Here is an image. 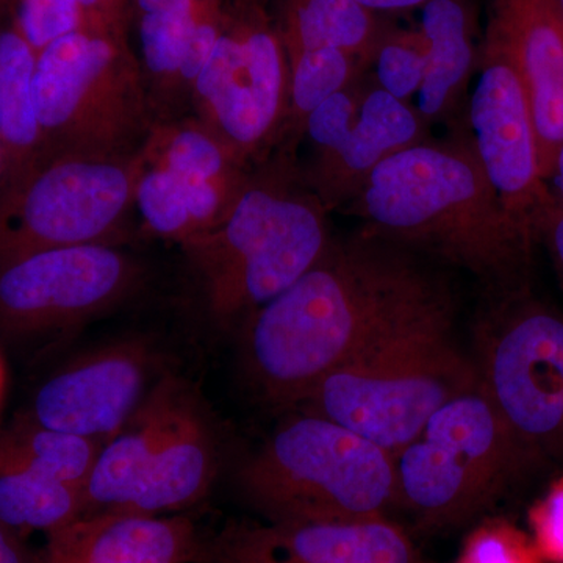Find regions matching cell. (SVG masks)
I'll return each mask as SVG.
<instances>
[{
	"mask_svg": "<svg viewBox=\"0 0 563 563\" xmlns=\"http://www.w3.org/2000/svg\"><path fill=\"white\" fill-rule=\"evenodd\" d=\"M343 211L472 274L485 296L528 287L536 243L504 209L468 136L428 139L391 155Z\"/></svg>",
	"mask_w": 563,
	"mask_h": 563,
	"instance_id": "7a4b0ae2",
	"label": "cell"
},
{
	"mask_svg": "<svg viewBox=\"0 0 563 563\" xmlns=\"http://www.w3.org/2000/svg\"><path fill=\"white\" fill-rule=\"evenodd\" d=\"M201 542L190 518L106 510L46 536L36 563H196Z\"/></svg>",
	"mask_w": 563,
	"mask_h": 563,
	"instance_id": "e0dca14e",
	"label": "cell"
},
{
	"mask_svg": "<svg viewBox=\"0 0 563 563\" xmlns=\"http://www.w3.org/2000/svg\"><path fill=\"white\" fill-rule=\"evenodd\" d=\"M220 470V446L198 393L185 383L161 443L124 512H181L201 503Z\"/></svg>",
	"mask_w": 563,
	"mask_h": 563,
	"instance_id": "ac0fdd59",
	"label": "cell"
},
{
	"mask_svg": "<svg viewBox=\"0 0 563 563\" xmlns=\"http://www.w3.org/2000/svg\"><path fill=\"white\" fill-rule=\"evenodd\" d=\"M548 185H550L555 202L563 207V143L555 152L550 176H548Z\"/></svg>",
	"mask_w": 563,
	"mask_h": 563,
	"instance_id": "8d00e7d4",
	"label": "cell"
},
{
	"mask_svg": "<svg viewBox=\"0 0 563 563\" xmlns=\"http://www.w3.org/2000/svg\"><path fill=\"white\" fill-rule=\"evenodd\" d=\"M288 63L290 110L279 147L296 150L310 114L368 69L357 58L339 49L295 52L288 54Z\"/></svg>",
	"mask_w": 563,
	"mask_h": 563,
	"instance_id": "484cf974",
	"label": "cell"
},
{
	"mask_svg": "<svg viewBox=\"0 0 563 563\" xmlns=\"http://www.w3.org/2000/svg\"><path fill=\"white\" fill-rule=\"evenodd\" d=\"M14 3H16V0H13Z\"/></svg>",
	"mask_w": 563,
	"mask_h": 563,
	"instance_id": "60d3db41",
	"label": "cell"
},
{
	"mask_svg": "<svg viewBox=\"0 0 563 563\" xmlns=\"http://www.w3.org/2000/svg\"><path fill=\"white\" fill-rule=\"evenodd\" d=\"M473 361L518 442L542 465L563 466V313L529 287L485 296Z\"/></svg>",
	"mask_w": 563,
	"mask_h": 563,
	"instance_id": "ba28073f",
	"label": "cell"
},
{
	"mask_svg": "<svg viewBox=\"0 0 563 563\" xmlns=\"http://www.w3.org/2000/svg\"><path fill=\"white\" fill-rule=\"evenodd\" d=\"M84 515V488L31 470L0 466V525L27 540L65 528Z\"/></svg>",
	"mask_w": 563,
	"mask_h": 563,
	"instance_id": "d4e9b609",
	"label": "cell"
},
{
	"mask_svg": "<svg viewBox=\"0 0 563 563\" xmlns=\"http://www.w3.org/2000/svg\"><path fill=\"white\" fill-rule=\"evenodd\" d=\"M143 169L141 151L43 163L0 202V263L54 247L118 246Z\"/></svg>",
	"mask_w": 563,
	"mask_h": 563,
	"instance_id": "30bf717a",
	"label": "cell"
},
{
	"mask_svg": "<svg viewBox=\"0 0 563 563\" xmlns=\"http://www.w3.org/2000/svg\"><path fill=\"white\" fill-rule=\"evenodd\" d=\"M455 302L432 307L325 376L299 412L317 413L396 455L443 404L479 384L453 335Z\"/></svg>",
	"mask_w": 563,
	"mask_h": 563,
	"instance_id": "277c9868",
	"label": "cell"
},
{
	"mask_svg": "<svg viewBox=\"0 0 563 563\" xmlns=\"http://www.w3.org/2000/svg\"><path fill=\"white\" fill-rule=\"evenodd\" d=\"M368 70L383 90L412 103L426 74V46L420 31L384 33Z\"/></svg>",
	"mask_w": 563,
	"mask_h": 563,
	"instance_id": "83f0119b",
	"label": "cell"
},
{
	"mask_svg": "<svg viewBox=\"0 0 563 563\" xmlns=\"http://www.w3.org/2000/svg\"><path fill=\"white\" fill-rule=\"evenodd\" d=\"M484 41L509 58L523 84L548 181L563 143V14L558 0H492Z\"/></svg>",
	"mask_w": 563,
	"mask_h": 563,
	"instance_id": "2e32d148",
	"label": "cell"
},
{
	"mask_svg": "<svg viewBox=\"0 0 563 563\" xmlns=\"http://www.w3.org/2000/svg\"><path fill=\"white\" fill-rule=\"evenodd\" d=\"M432 258L368 225L329 250L301 279L243 322L240 351L252 390L298 409L313 388L377 339L453 301Z\"/></svg>",
	"mask_w": 563,
	"mask_h": 563,
	"instance_id": "6da1fadb",
	"label": "cell"
},
{
	"mask_svg": "<svg viewBox=\"0 0 563 563\" xmlns=\"http://www.w3.org/2000/svg\"><path fill=\"white\" fill-rule=\"evenodd\" d=\"M22 35L38 54L51 43L84 29L79 0H16Z\"/></svg>",
	"mask_w": 563,
	"mask_h": 563,
	"instance_id": "f546056e",
	"label": "cell"
},
{
	"mask_svg": "<svg viewBox=\"0 0 563 563\" xmlns=\"http://www.w3.org/2000/svg\"><path fill=\"white\" fill-rule=\"evenodd\" d=\"M428 122L413 103L383 90L369 70L310 114L303 180L329 211H343L391 155L428 140Z\"/></svg>",
	"mask_w": 563,
	"mask_h": 563,
	"instance_id": "8fae6325",
	"label": "cell"
},
{
	"mask_svg": "<svg viewBox=\"0 0 563 563\" xmlns=\"http://www.w3.org/2000/svg\"><path fill=\"white\" fill-rule=\"evenodd\" d=\"M418 31L424 40L426 74L415 107L429 125L453 117L476 66L468 3L429 0L421 7Z\"/></svg>",
	"mask_w": 563,
	"mask_h": 563,
	"instance_id": "44dd1931",
	"label": "cell"
},
{
	"mask_svg": "<svg viewBox=\"0 0 563 563\" xmlns=\"http://www.w3.org/2000/svg\"><path fill=\"white\" fill-rule=\"evenodd\" d=\"M539 243L550 252L555 269L563 280V207L555 199L540 224Z\"/></svg>",
	"mask_w": 563,
	"mask_h": 563,
	"instance_id": "836d02e7",
	"label": "cell"
},
{
	"mask_svg": "<svg viewBox=\"0 0 563 563\" xmlns=\"http://www.w3.org/2000/svg\"><path fill=\"white\" fill-rule=\"evenodd\" d=\"M185 383L176 374H163L131 420L103 444L84 487V515L120 510L128 503L150 466Z\"/></svg>",
	"mask_w": 563,
	"mask_h": 563,
	"instance_id": "d6986e66",
	"label": "cell"
},
{
	"mask_svg": "<svg viewBox=\"0 0 563 563\" xmlns=\"http://www.w3.org/2000/svg\"><path fill=\"white\" fill-rule=\"evenodd\" d=\"M195 118L235 161L252 169L284 140L290 110V63L261 0H236L195 87Z\"/></svg>",
	"mask_w": 563,
	"mask_h": 563,
	"instance_id": "9c48e42d",
	"label": "cell"
},
{
	"mask_svg": "<svg viewBox=\"0 0 563 563\" xmlns=\"http://www.w3.org/2000/svg\"><path fill=\"white\" fill-rule=\"evenodd\" d=\"M143 269L109 244L54 247L0 263V328L18 335L65 331L131 298Z\"/></svg>",
	"mask_w": 563,
	"mask_h": 563,
	"instance_id": "7c38bea8",
	"label": "cell"
},
{
	"mask_svg": "<svg viewBox=\"0 0 563 563\" xmlns=\"http://www.w3.org/2000/svg\"><path fill=\"white\" fill-rule=\"evenodd\" d=\"M33 91L41 165L62 155L136 154L155 122L128 41L85 29L38 52Z\"/></svg>",
	"mask_w": 563,
	"mask_h": 563,
	"instance_id": "52a82bcc",
	"label": "cell"
},
{
	"mask_svg": "<svg viewBox=\"0 0 563 563\" xmlns=\"http://www.w3.org/2000/svg\"><path fill=\"white\" fill-rule=\"evenodd\" d=\"M236 487L269 523L391 518L395 455L339 422L299 412L240 465Z\"/></svg>",
	"mask_w": 563,
	"mask_h": 563,
	"instance_id": "5b68a950",
	"label": "cell"
},
{
	"mask_svg": "<svg viewBox=\"0 0 563 563\" xmlns=\"http://www.w3.org/2000/svg\"><path fill=\"white\" fill-rule=\"evenodd\" d=\"M451 563H547L531 533L501 517H483L466 533Z\"/></svg>",
	"mask_w": 563,
	"mask_h": 563,
	"instance_id": "f1b7e54d",
	"label": "cell"
},
{
	"mask_svg": "<svg viewBox=\"0 0 563 563\" xmlns=\"http://www.w3.org/2000/svg\"><path fill=\"white\" fill-rule=\"evenodd\" d=\"M135 207L147 231L179 244L198 235L185 185L176 174L144 165L135 190Z\"/></svg>",
	"mask_w": 563,
	"mask_h": 563,
	"instance_id": "4316f807",
	"label": "cell"
},
{
	"mask_svg": "<svg viewBox=\"0 0 563 563\" xmlns=\"http://www.w3.org/2000/svg\"><path fill=\"white\" fill-rule=\"evenodd\" d=\"M558 5H559V9H561L562 14H563V0H558Z\"/></svg>",
	"mask_w": 563,
	"mask_h": 563,
	"instance_id": "ab89813d",
	"label": "cell"
},
{
	"mask_svg": "<svg viewBox=\"0 0 563 563\" xmlns=\"http://www.w3.org/2000/svg\"><path fill=\"white\" fill-rule=\"evenodd\" d=\"M7 387V368L2 355H0V409H2L3 395H5Z\"/></svg>",
	"mask_w": 563,
	"mask_h": 563,
	"instance_id": "74e56055",
	"label": "cell"
},
{
	"mask_svg": "<svg viewBox=\"0 0 563 563\" xmlns=\"http://www.w3.org/2000/svg\"><path fill=\"white\" fill-rule=\"evenodd\" d=\"M540 466L477 384L443 404L395 455L396 509L422 536L455 531Z\"/></svg>",
	"mask_w": 563,
	"mask_h": 563,
	"instance_id": "8992f818",
	"label": "cell"
},
{
	"mask_svg": "<svg viewBox=\"0 0 563 563\" xmlns=\"http://www.w3.org/2000/svg\"><path fill=\"white\" fill-rule=\"evenodd\" d=\"M5 162H3L2 146H0V202H2L3 196H5Z\"/></svg>",
	"mask_w": 563,
	"mask_h": 563,
	"instance_id": "f35d334b",
	"label": "cell"
},
{
	"mask_svg": "<svg viewBox=\"0 0 563 563\" xmlns=\"http://www.w3.org/2000/svg\"><path fill=\"white\" fill-rule=\"evenodd\" d=\"M129 2L131 0H79L85 31L128 41Z\"/></svg>",
	"mask_w": 563,
	"mask_h": 563,
	"instance_id": "d6a6232c",
	"label": "cell"
},
{
	"mask_svg": "<svg viewBox=\"0 0 563 563\" xmlns=\"http://www.w3.org/2000/svg\"><path fill=\"white\" fill-rule=\"evenodd\" d=\"M196 563H439L393 518L269 523L229 520L202 532Z\"/></svg>",
	"mask_w": 563,
	"mask_h": 563,
	"instance_id": "9a60e30c",
	"label": "cell"
},
{
	"mask_svg": "<svg viewBox=\"0 0 563 563\" xmlns=\"http://www.w3.org/2000/svg\"><path fill=\"white\" fill-rule=\"evenodd\" d=\"M0 563H36V551L3 525H0Z\"/></svg>",
	"mask_w": 563,
	"mask_h": 563,
	"instance_id": "e575fe53",
	"label": "cell"
},
{
	"mask_svg": "<svg viewBox=\"0 0 563 563\" xmlns=\"http://www.w3.org/2000/svg\"><path fill=\"white\" fill-rule=\"evenodd\" d=\"M329 213L295 150L277 147L254 166L224 220L180 244L213 324L242 328L301 279L335 239Z\"/></svg>",
	"mask_w": 563,
	"mask_h": 563,
	"instance_id": "3957f363",
	"label": "cell"
},
{
	"mask_svg": "<svg viewBox=\"0 0 563 563\" xmlns=\"http://www.w3.org/2000/svg\"><path fill=\"white\" fill-rule=\"evenodd\" d=\"M161 352L143 336L76 355L47 377L25 417L44 428L109 443L163 374Z\"/></svg>",
	"mask_w": 563,
	"mask_h": 563,
	"instance_id": "5bb4252c",
	"label": "cell"
},
{
	"mask_svg": "<svg viewBox=\"0 0 563 563\" xmlns=\"http://www.w3.org/2000/svg\"><path fill=\"white\" fill-rule=\"evenodd\" d=\"M14 7L13 0H0V146L5 162V196L41 165L33 91L38 54L22 35Z\"/></svg>",
	"mask_w": 563,
	"mask_h": 563,
	"instance_id": "ffe728a7",
	"label": "cell"
},
{
	"mask_svg": "<svg viewBox=\"0 0 563 563\" xmlns=\"http://www.w3.org/2000/svg\"><path fill=\"white\" fill-rule=\"evenodd\" d=\"M103 444L20 415L0 432V466L31 470L84 488Z\"/></svg>",
	"mask_w": 563,
	"mask_h": 563,
	"instance_id": "cb8c5ba5",
	"label": "cell"
},
{
	"mask_svg": "<svg viewBox=\"0 0 563 563\" xmlns=\"http://www.w3.org/2000/svg\"><path fill=\"white\" fill-rule=\"evenodd\" d=\"M531 537L547 563H563V472L528 514Z\"/></svg>",
	"mask_w": 563,
	"mask_h": 563,
	"instance_id": "1f68e13d",
	"label": "cell"
},
{
	"mask_svg": "<svg viewBox=\"0 0 563 563\" xmlns=\"http://www.w3.org/2000/svg\"><path fill=\"white\" fill-rule=\"evenodd\" d=\"M362 7L373 11H402L410 9H421L429 0H357Z\"/></svg>",
	"mask_w": 563,
	"mask_h": 563,
	"instance_id": "d590c367",
	"label": "cell"
},
{
	"mask_svg": "<svg viewBox=\"0 0 563 563\" xmlns=\"http://www.w3.org/2000/svg\"><path fill=\"white\" fill-rule=\"evenodd\" d=\"M477 66L468 110L474 151L504 209L539 244L554 196L543 177L528 96L509 58L485 41Z\"/></svg>",
	"mask_w": 563,
	"mask_h": 563,
	"instance_id": "4fadbf2b",
	"label": "cell"
},
{
	"mask_svg": "<svg viewBox=\"0 0 563 563\" xmlns=\"http://www.w3.org/2000/svg\"><path fill=\"white\" fill-rule=\"evenodd\" d=\"M141 154L146 166L231 190H240L251 172L196 118L154 122Z\"/></svg>",
	"mask_w": 563,
	"mask_h": 563,
	"instance_id": "603a6c76",
	"label": "cell"
},
{
	"mask_svg": "<svg viewBox=\"0 0 563 563\" xmlns=\"http://www.w3.org/2000/svg\"><path fill=\"white\" fill-rule=\"evenodd\" d=\"M277 29L288 54L339 49L369 69L384 31L357 0H274Z\"/></svg>",
	"mask_w": 563,
	"mask_h": 563,
	"instance_id": "7402d4cb",
	"label": "cell"
},
{
	"mask_svg": "<svg viewBox=\"0 0 563 563\" xmlns=\"http://www.w3.org/2000/svg\"><path fill=\"white\" fill-rule=\"evenodd\" d=\"M224 20L225 7L221 0H199L198 14L177 74L176 106L191 101L192 87L220 38Z\"/></svg>",
	"mask_w": 563,
	"mask_h": 563,
	"instance_id": "4dcf8cb0",
	"label": "cell"
}]
</instances>
